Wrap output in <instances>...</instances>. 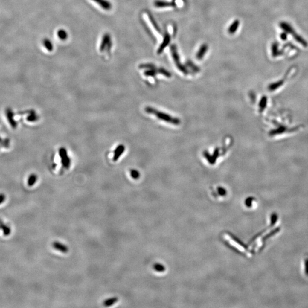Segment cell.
Segmentation results:
<instances>
[{
	"label": "cell",
	"mask_w": 308,
	"mask_h": 308,
	"mask_svg": "<svg viewBox=\"0 0 308 308\" xmlns=\"http://www.w3.org/2000/svg\"><path fill=\"white\" fill-rule=\"evenodd\" d=\"M170 50L171 52L173 59L174 60V62H175L177 68H178L179 70H180L184 74H188V71L187 69L182 64V63L180 61V57H179V54L178 53L176 46L175 45H172L170 47Z\"/></svg>",
	"instance_id": "obj_1"
},
{
	"label": "cell",
	"mask_w": 308,
	"mask_h": 308,
	"mask_svg": "<svg viewBox=\"0 0 308 308\" xmlns=\"http://www.w3.org/2000/svg\"><path fill=\"white\" fill-rule=\"evenodd\" d=\"M59 154L61 159V163L65 169H68L70 166L71 161L68 156L66 150L63 147H62L59 150Z\"/></svg>",
	"instance_id": "obj_2"
},
{
	"label": "cell",
	"mask_w": 308,
	"mask_h": 308,
	"mask_svg": "<svg viewBox=\"0 0 308 308\" xmlns=\"http://www.w3.org/2000/svg\"><path fill=\"white\" fill-rule=\"evenodd\" d=\"M112 42H111V37L109 34L106 33L102 37L101 43L100 45V51H103L106 50L110 49Z\"/></svg>",
	"instance_id": "obj_3"
},
{
	"label": "cell",
	"mask_w": 308,
	"mask_h": 308,
	"mask_svg": "<svg viewBox=\"0 0 308 308\" xmlns=\"http://www.w3.org/2000/svg\"><path fill=\"white\" fill-rule=\"evenodd\" d=\"M292 68H290L289 70H288L286 74L285 75V76L284 77L283 79H282L281 80H278L276 82H275V83H273L270 84V85L268 86V89H269V90L271 91V92H274V91H276V90H277L278 88H279L280 86H282L283 85L284 82L286 80L287 77H288V75L289 73L290 70H291Z\"/></svg>",
	"instance_id": "obj_4"
},
{
	"label": "cell",
	"mask_w": 308,
	"mask_h": 308,
	"mask_svg": "<svg viewBox=\"0 0 308 308\" xmlns=\"http://www.w3.org/2000/svg\"><path fill=\"white\" fill-rule=\"evenodd\" d=\"M170 42H171L170 35L168 33H166L164 37L163 41L162 43H161L159 49L157 50V54H161L162 52L164 51V50L165 49V48L169 45V43H170Z\"/></svg>",
	"instance_id": "obj_5"
},
{
	"label": "cell",
	"mask_w": 308,
	"mask_h": 308,
	"mask_svg": "<svg viewBox=\"0 0 308 308\" xmlns=\"http://www.w3.org/2000/svg\"><path fill=\"white\" fill-rule=\"evenodd\" d=\"M52 246L57 250L63 253H66L68 252V248L67 246L59 241H54L52 243Z\"/></svg>",
	"instance_id": "obj_6"
},
{
	"label": "cell",
	"mask_w": 308,
	"mask_h": 308,
	"mask_svg": "<svg viewBox=\"0 0 308 308\" xmlns=\"http://www.w3.org/2000/svg\"><path fill=\"white\" fill-rule=\"evenodd\" d=\"M154 5L156 7H175L176 6L175 2L173 1V2H167L161 0H156L154 2Z\"/></svg>",
	"instance_id": "obj_7"
},
{
	"label": "cell",
	"mask_w": 308,
	"mask_h": 308,
	"mask_svg": "<svg viewBox=\"0 0 308 308\" xmlns=\"http://www.w3.org/2000/svg\"><path fill=\"white\" fill-rule=\"evenodd\" d=\"M208 50V46L204 43L199 48L196 54V58L198 60H201L204 58L205 54H206L207 50Z\"/></svg>",
	"instance_id": "obj_8"
},
{
	"label": "cell",
	"mask_w": 308,
	"mask_h": 308,
	"mask_svg": "<svg viewBox=\"0 0 308 308\" xmlns=\"http://www.w3.org/2000/svg\"><path fill=\"white\" fill-rule=\"evenodd\" d=\"M99 5L102 8L106 10H109L112 7V5L110 1L107 0H92Z\"/></svg>",
	"instance_id": "obj_9"
},
{
	"label": "cell",
	"mask_w": 308,
	"mask_h": 308,
	"mask_svg": "<svg viewBox=\"0 0 308 308\" xmlns=\"http://www.w3.org/2000/svg\"><path fill=\"white\" fill-rule=\"evenodd\" d=\"M124 150H125V147L123 145L121 144V145L118 146L114 151L113 160L115 161H117L118 159L119 158V157L123 154Z\"/></svg>",
	"instance_id": "obj_10"
},
{
	"label": "cell",
	"mask_w": 308,
	"mask_h": 308,
	"mask_svg": "<svg viewBox=\"0 0 308 308\" xmlns=\"http://www.w3.org/2000/svg\"><path fill=\"white\" fill-rule=\"evenodd\" d=\"M280 26L282 29H283L285 32L287 33H289L293 35L295 33V31L293 29V28L287 22H281L280 23Z\"/></svg>",
	"instance_id": "obj_11"
},
{
	"label": "cell",
	"mask_w": 308,
	"mask_h": 308,
	"mask_svg": "<svg viewBox=\"0 0 308 308\" xmlns=\"http://www.w3.org/2000/svg\"><path fill=\"white\" fill-rule=\"evenodd\" d=\"M240 25V21L238 19L234 20L233 23L230 25L228 28V33L230 34H234L236 32Z\"/></svg>",
	"instance_id": "obj_12"
},
{
	"label": "cell",
	"mask_w": 308,
	"mask_h": 308,
	"mask_svg": "<svg viewBox=\"0 0 308 308\" xmlns=\"http://www.w3.org/2000/svg\"><path fill=\"white\" fill-rule=\"evenodd\" d=\"M118 301V298L117 297H113L105 300L103 302V305L106 307H109L113 305L114 304Z\"/></svg>",
	"instance_id": "obj_13"
},
{
	"label": "cell",
	"mask_w": 308,
	"mask_h": 308,
	"mask_svg": "<svg viewBox=\"0 0 308 308\" xmlns=\"http://www.w3.org/2000/svg\"><path fill=\"white\" fill-rule=\"evenodd\" d=\"M0 228L2 230L4 236H9L11 233V229L0 219Z\"/></svg>",
	"instance_id": "obj_14"
},
{
	"label": "cell",
	"mask_w": 308,
	"mask_h": 308,
	"mask_svg": "<svg viewBox=\"0 0 308 308\" xmlns=\"http://www.w3.org/2000/svg\"><path fill=\"white\" fill-rule=\"evenodd\" d=\"M293 37H294V38L296 39V41H297L298 42L301 44L304 47H307L308 46V43L301 36H300V35L297 34L296 33V32L292 35Z\"/></svg>",
	"instance_id": "obj_15"
},
{
	"label": "cell",
	"mask_w": 308,
	"mask_h": 308,
	"mask_svg": "<svg viewBox=\"0 0 308 308\" xmlns=\"http://www.w3.org/2000/svg\"><path fill=\"white\" fill-rule=\"evenodd\" d=\"M147 14H148V17L149 19H150V21L151 23L152 24L153 26H154L155 29L157 31H158L159 33H161V31H160V28L158 25L157 22H156L155 19H154V17L152 16V14L150 12L147 13Z\"/></svg>",
	"instance_id": "obj_16"
},
{
	"label": "cell",
	"mask_w": 308,
	"mask_h": 308,
	"mask_svg": "<svg viewBox=\"0 0 308 308\" xmlns=\"http://www.w3.org/2000/svg\"><path fill=\"white\" fill-rule=\"evenodd\" d=\"M42 42H43V46H45V48L46 49V50H48L49 51H51L53 50V45L50 39L48 38H45L43 39Z\"/></svg>",
	"instance_id": "obj_17"
},
{
	"label": "cell",
	"mask_w": 308,
	"mask_h": 308,
	"mask_svg": "<svg viewBox=\"0 0 308 308\" xmlns=\"http://www.w3.org/2000/svg\"><path fill=\"white\" fill-rule=\"evenodd\" d=\"M57 36L61 40L65 41L68 38V33L64 29H60L57 32Z\"/></svg>",
	"instance_id": "obj_18"
},
{
	"label": "cell",
	"mask_w": 308,
	"mask_h": 308,
	"mask_svg": "<svg viewBox=\"0 0 308 308\" xmlns=\"http://www.w3.org/2000/svg\"><path fill=\"white\" fill-rule=\"evenodd\" d=\"M272 54L273 57H276L280 55L278 51V45L277 42H274L272 45Z\"/></svg>",
	"instance_id": "obj_19"
},
{
	"label": "cell",
	"mask_w": 308,
	"mask_h": 308,
	"mask_svg": "<svg viewBox=\"0 0 308 308\" xmlns=\"http://www.w3.org/2000/svg\"><path fill=\"white\" fill-rule=\"evenodd\" d=\"M37 180V175L36 174H31L28 179V185L29 187H32L36 183Z\"/></svg>",
	"instance_id": "obj_20"
},
{
	"label": "cell",
	"mask_w": 308,
	"mask_h": 308,
	"mask_svg": "<svg viewBox=\"0 0 308 308\" xmlns=\"http://www.w3.org/2000/svg\"><path fill=\"white\" fill-rule=\"evenodd\" d=\"M186 65H187L188 67H190V68H191V69H192L193 70H194L195 71H197H197H199V70H200L199 68H198L197 66H196L194 63H193L191 61H188L187 62Z\"/></svg>",
	"instance_id": "obj_21"
},
{
	"label": "cell",
	"mask_w": 308,
	"mask_h": 308,
	"mask_svg": "<svg viewBox=\"0 0 308 308\" xmlns=\"http://www.w3.org/2000/svg\"><path fill=\"white\" fill-rule=\"evenodd\" d=\"M155 69L156 68H155V69H148L147 71H146L144 72V75L146 76L154 77V76L156 75V73L158 72V71H156Z\"/></svg>",
	"instance_id": "obj_22"
},
{
	"label": "cell",
	"mask_w": 308,
	"mask_h": 308,
	"mask_svg": "<svg viewBox=\"0 0 308 308\" xmlns=\"http://www.w3.org/2000/svg\"><path fill=\"white\" fill-rule=\"evenodd\" d=\"M139 68H147V69H155L156 67L153 64L150 63H146V64H141L139 65Z\"/></svg>",
	"instance_id": "obj_23"
},
{
	"label": "cell",
	"mask_w": 308,
	"mask_h": 308,
	"mask_svg": "<svg viewBox=\"0 0 308 308\" xmlns=\"http://www.w3.org/2000/svg\"><path fill=\"white\" fill-rule=\"evenodd\" d=\"M130 173H131V176L133 179H138L140 176V173L136 170H131Z\"/></svg>",
	"instance_id": "obj_24"
},
{
	"label": "cell",
	"mask_w": 308,
	"mask_h": 308,
	"mask_svg": "<svg viewBox=\"0 0 308 308\" xmlns=\"http://www.w3.org/2000/svg\"><path fill=\"white\" fill-rule=\"evenodd\" d=\"M158 72L160 74H163L164 76H166L167 77H171V74L167 71V70H166L165 69L163 68H160L158 70Z\"/></svg>",
	"instance_id": "obj_25"
},
{
	"label": "cell",
	"mask_w": 308,
	"mask_h": 308,
	"mask_svg": "<svg viewBox=\"0 0 308 308\" xmlns=\"http://www.w3.org/2000/svg\"><path fill=\"white\" fill-rule=\"evenodd\" d=\"M37 115L35 114H32L30 116H29L28 118V120L29 121V122H34V121H36L37 119Z\"/></svg>",
	"instance_id": "obj_26"
},
{
	"label": "cell",
	"mask_w": 308,
	"mask_h": 308,
	"mask_svg": "<svg viewBox=\"0 0 308 308\" xmlns=\"http://www.w3.org/2000/svg\"><path fill=\"white\" fill-rule=\"evenodd\" d=\"M287 37H288V35H287V33H286V32H284V33H281V34L280 35V38H281L283 41L286 40Z\"/></svg>",
	"instance_id": "obj_27"
},
{
	"label": "cell",
	"mask_w": 308,
	"mask_h": 308,
	"mask_svg": "<svg viewBox=\"0 0 308 308\" xmlns=\"http://www.w3.org/2000/svg\"><path fill=\"white\" fill-rule=\"evenodd\" d=\"M5 195L4 193H0V204L5 201Z\"/></svg>",
	"instance_id": "obj_28"
},
{
	"label": "cell",
	"mask_w": 308,
	"mask_h": 308,
	"mask_svg": "<svg viewBox=\"0 0 308 308\" xmlns=\"http://www.w3.org/2000/svg\"><path fill=\"white\" fill-rule=\"evenodd\" d=\"M173 1H175V0H173Z\"/></svg>",
	"instance_id": "obj_29"
}]
</instances>
